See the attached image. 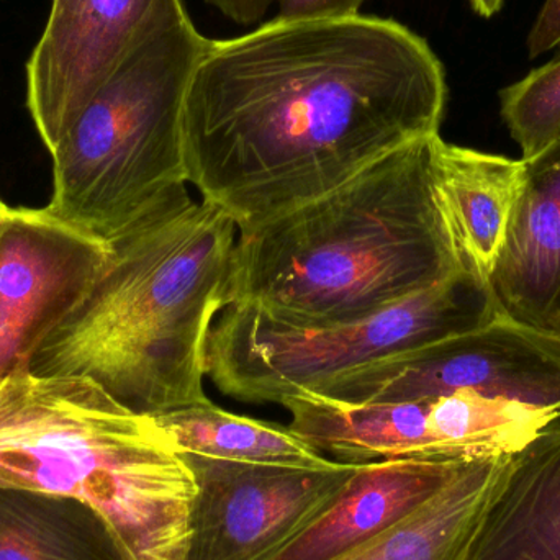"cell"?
I'll return each instance as SVG.
<instances>
[{
  "label": "cell",
  "instance_id": "cell-1",
  "mask_svg": "<svg viewBox=\"0 0 560 560\" xmlns=\"http://www.w3.org/2000/svg\"><path fill=\"white\" fill-rule=\"evenodd\" d=\"M446 102L443 62L397 20L275 19L210 39L197 65L183 115L189 184L245 232L440 135Z\"/></svg>",
  "mask_w": 560,
  "mask_h": 560
},
{
  "label": "cell",
  "instance_id": "cell-2",
  "mask_svg": "<svg viewBox=\"0 0 560 560\" xmlns=\"http://www.w3.org/2000/svg\"><path fill=\"white\" fill-rule=\"evenodd\" d=\"M431 140L405 144L322 197L238 232L230 305L290 325H339L464 271L434 190Z\"/></svg>",
  "mask_w": 560,
  "mask_h": 560
},
{
  "label": "cell",
  "instance_id": "cell-3",
  "mask_svg": "<svg viewBox=\"0 0 560 560\" xmlns=\"http://www.w3.org/2000/svg\"><path fill=\"white\" fill-rule=\"evenodd\" d=\"M238 226L189 190L108 245L85 299L30 364L39 375H84L137 413L209 401L207 342L230 306Z\"/></svg>",
  "mask_w": 560,
  "mask_h": 560
},
{
  "label": "cell",
  "instance_id": "cell-4",
  "mask_svg": "<svg viewBox=\"0 0 560 560\" xmlns=\"http://www.w3.org/2000/svg\"><path fill=\"white\" fill-rule=\"evenodd\" d=\"M0 489L97 513L124 560H186L197 487L154 417L84 375L0 377Z\"/></svg>",
  "mask_w": 560,
  "mask_h": 560
},
{
  "label": "cell",
  "instance_id": "cell-5",
  "mask_svg": "<svg viewBox=\"0 0 560 560\" xmlns=\"http://www.w3.org/2000/svg\"><path fill=\"white\" fill-rule=\"evenodd\" d=\"M209 43L183 0H156L120 65L51 153L49 215L108 248L187 190L184 102Z\"/></svg>",
  "mask_w": 560,
  "mask_h": 560
},
{
  "label": "cell",
  "instance_id": "cell-6",
  "mask_svg": "<svg viewBox=\"0 0 560 560\" xmlns=\"http://www.w3.org/2000/svg\"><path fill=\"white\" fill-rule=\"evenodd\" d=\"M502 316L486 279L469 269L377 315L331 326L279 322L255 306H226L207 342V375L230 397L282 405L331 378Z\"/></svg>",
  "mask_w": 560,
  "mask_h": 560
},
{
  "label": "cell",
  "instance_id": "cell-7",
  "mask_svg": "<svg viewBox=\"0 0 560 560\" xmlns=\"http://www.w3.org/2000/svg\"><path fill=\"white\" fill-rule=\"evenodd\" d=\"M460 390L560 413V338L502 315L339 375L310 394L341 404H385Z\"/></svg>",
  "mask_w": 560,
  "mask_h": 560
},
{
  "label": "cell",
  "instance_id": "cell-8",
  "mask_svg": "<svg viewBox=\"0 0 560 560\" xmlns=\"http://www.w3.org/2000/svg\"><path fill=\"white\" fill-rule=\"evenodd\" d=\"M196 479L186 560H269L341 492L359 464L262 466L183 454Z\"/></svg>",
  "mask_w": 560,
  "mask_h": 560
},
{
  "label": "cell",
  "instance_id": "cell-9",
  "mask_svg": "<svg viewBox=\"0 0 560 560\" xmlns=\"http://www.w3.org/2000/svg\"><path fill=\"white\" fill-rule=\"evenodd\" d=\"M108 248L43 209H7L0 225V377L30 372L43 342L85 299Z\"/></svg>",
  "mask_w": 560,
  "mask_h": 560
},
{
  "label": "cell",
  "instance_id": "cell-10",
  "mask_svg": "<svg viewBox=\"0 0 560 560\" xmlns=\"http://www.w3.org/2000/svg\"><path fill=\"white\" fill-rule=\"evenodd\" d=\"M156 0H52L26 62V107L48 153L110 78Z\"/></svg>",
  "mask_w": 560,
  "mask_h": 560
},
{
  "label": "cell",
  "instance_id": "cell-11",
  "mask_svg": "<svg viewBox=\"0 0 560 560\" xmlns=\"http://www.w3.org/2000/svg\"><path fill=\"white\" fill-rule=\"evenodd\" d=\"M489 285L503 316L548 331L560 306V138L523 160Z\"/></svg>",
  "mask_w": 560,
  "mask_h": 560
},
{
  "label": "cell",
  "instance_id": "cell-12",
  "mask_svg": "<svg viewBox=\"0 0 560 560\" xmlns=\"http://www.w3.org/2000/svg\"><path fill=\"white\" fill-rule=\"evenodd\" d=\"M472 460L359 464L331 503L269 560H328L384 533L440 492Z\"/></svg>",
  "mask_w": 560,
  "mask_h": 560
},
{
  "label": "cell",
  "instance_id": "cell-13",
  "mask_svg": "<svg viewBox=\"0 0 560 560\" xmlns=\"http://www.w3.org/2000/svg\"><path fill=\"white\" fill-rule=\"evenodd\" d=\"M431 171L441 212L464 268L489 282L523 176V160L431 140Z\"/></svg>",
  "mask_w": 560,
  "mask_h": 560
},
{
  "label": "cell",
  "instance_id": "cell-14",
  "mask_svg": "<svg viewBox=\"0 0 560 560\" xmlns=\"http://www.w3.org/2000/svg\"><path fill=\"white\" fill-rule=\"evenodd\" d=\"M466 560H560V427L513 454Z\"/></svg>",
  "mask_w": 560,
  "mask_h": 560
},
{
  "label": "cell",
  "instance_id": "cell-15",
  "mask_svg": "<svg viewBox=\"0 0 560 560\" xmlns=\"http://www.w3.org/2000/svg\"><path fill=\"white\" fill-rule=\"evenodd\" d=\"M510 459L467 463L407 518L328 560H466Z\"/></svg>",
  "mask_w": 560,
  "mask_h": 560
},
{
  "label": "cell",
  "instance_id": "cell-16",
  "mask_svg": "<svg viewBox=\"0 0 560 560\" xmlns=\"http://www.w3.org/2000/svg\"><path fill=\"white\" fill-rule=\"evenodd\" d=\"M0 560H124L107 526L84 503L0 489Z\"/></svg>",
  "mask_w": 560,
  "mask_h": 560
},
{
  "label": "cell",
  "instance_id": "cell-17",
  "mask_svg": "<svg viewBox=\"0 0 560 560\" xmlns=\"http://www.w3.org/2000/svg\"><path fill=\"white\" fill-rule=\"evenodd\" d=\"M154 420L180 454L302 469H326L338 463L316 453L289 427L240 417L210 400L158 415Z\"/></svg>",
  "mask_w": 560,
  "mask_h": 560
},
{
  "label": "cell",
  "instance_id": "cell-18",
  "mask_svg": "<svg viewBox=\"0 0 560 560\" xmlns=\"http://www.w3.org/2000/svg\"><path fill=\"white\" fill-rule=\"evenodd\" d=\"M500 114L522 160L541 153L560 138V52L500 91Z\"/></svg>",
  "mask_w": 560,
  "mask_h": 560
},
{
  "label": "cell",
  "instance_id": "cell-19",
  "mask_svg": "<svg viewBox=\"0 0 560 560\" xmlns=\"http://www.w3.org/2000/svg\"><path fill=\"white\" fill-rule=\"evenodd\" d=\"M368 0H278L280 22H318L358 16Z\"/></svg>",
  "mask_w": 560,
  "mask_h": 560
},
{
  "label": "cell",
  "instance_id": "cell-20",
  "mask_svg": "<svg viewBox=\"0 0 560 560\" xmlns=\"http://www.w3.org/2000/svg\"><path fill=\"white\" fill-rule=\"evenodd\" d=\"M560 46V0H546L528 35L529 58H538Z\"/></svg>",
  "mask_w": 560,
  "mask_h": 560
},
{
  "label": "cell",
  "instance_id": "cell-21",
  "mask_svg": "<svg viewBox=\"0 0 560 560\" xmlns=\"http://www.w3.org/2000/svg\"><path fill=\"white\" fill-rule=\"evenodd\" d=\"M206 3L238 25H253L261 22L271 0H206Z\"/></svg>",
  "mask_w": 560,
  "mask_h": 560
},
{
  "label": "cell",
  "instance_id": "cell-22",
  "mask_svg": "<svg viewBox=\"0 0 560 560\" xmlns=\"http://www.w3.org/2000/svg\"><path fill=\"white\" fill-rule=\"evenodd\" d=\"M474 12L479 13L483 19H490L502 10L505 0H467Z\"/></svg>",
  "mask_w": 560,
  "mask_h": 560
},
{
  "label": "cell",
  "instance_id": "cell-23",
  "mask_svg": "<svg viewBox=\"0 0 560 560\" xmlns=\"http://www.w3.org/2000/svg\"><path fill=\"white\" fill-rule=\"evenodd\" d=\"M548 331L560 338V306L558 312L555 313V316H552L551 322H549Z\"/></svg>",
  "mask_w": 560,
  "mask_h": 560
},
{
  "label": "cell",
  "instance_id": "cell-24",
  "mask_svg": "<svg viewBox=\"0 0 560 560\" xmlns=\"http://www.w3.org/2000/svg\"><path fill=\"white\" fill-rule=\"evenodd\" d=\"M7 209H9V206L0 199V225H2L3 215H5Z\"/></svg>",
  "mask_w": 560,
  "mask_h": 560
}]
</instances>
